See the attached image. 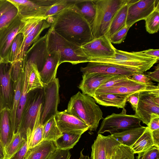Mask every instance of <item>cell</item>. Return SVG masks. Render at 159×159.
Instances as JSON below:
<instances>
[{
  "mask_svg": "<svg viewBox=\"0 0 159 159\" xmlns=\"http://www.w3.org/2000/svg\"><path fill=\"white\" fill-rule=\"evenodd\" d=\"M74 4L53 16L51 27L67 40L81 46L94 38L90 25Z\"/></svg>",
  "mask_w": 159,
  "mask_h": 159,
  "instance_id": "1",
  "label": "cell"
},
{
  "mask_svg": "<svg viewBox=\"0 0 159 159\" xmlns=\"http://www.w3.org/2000/svg\"><path fill=\"white\" fill-rule=\"evenodd\" d=\"M66 110L85 123L90 131H96L100 121L104 119L102 112L94 99L80 91L71 97Z\"/></svg>",
  "mask_w": 159,
  "mask_h": 159,
  "instance_id": "2",
  "label": "cell"
},
{
  "mask_svg": "<svg viewBox=\"0 0 159 159\" xmlns=\"http://www.w3.org/2000/svg\"><path fill=\"white\" fill-rule=\"evenodd\" d=\"M47 33L48 53H57L59 56L60 65L65 62L73 65L88 62L81 46L65 39L57 34L51 27Z\"/></svg>",
  "mask_w": 159,
  "mask_h": 159,
  "instance_id": "3",
  "label": "cell"
},
{
  "mask_svg": "<svg viewBox=\"0 0 159 159\" xmlns=\"http://www.w3.org/2000/svg\"><path fill=\"white\" fill-rule=\"evenodd\" d=\"M159 59L148 56L139 52H129L116 49L114 57L108 58L92 59L89 62L114 64L139 73H143L156 63Z\"/></svg>",
  "mask_w": 159,
  "mask_h": 159,
  "instance_id": "4",
  "label": "cell"
},
{
  "mask_svg": "<svg viewBox=\"0 0 159 159\" xmlns=\"http://www.w3.org/2000/svg\"><path fill=\"white\" fill-rule=\"evenodd\" d=\"M129 0H93L96 14L91 26L94 38L105 35L116 12Z\"/></svg>",
  "mask_w": 159,
  "mask_h": 159,
  "instance_id": "5",
  "label": "cell"
},
{
  "mask_svg": "<svg viewBox=\"0 0 159 159\" xmlns=\"http://www.w3.org/2000/svg\"><path fill=\"white\" fill-rule=\"evenodd\" d=\"M28 98L20 123L17 133L24 139L29 141L33 131L40 105L43 104L44 89H38Z\"/></svg>",
  "mask_w": 159,
  "mask_h": 159,
  "instance_id": "6",
  "label": "cell"
},
{
  "mask_svg": "<svg viewBox=\"0 0 159 159\" xmlns=\"http://www.w3.org/2000/svg\"><path fill=\"white\" fill-rule=\"evenodd\" d=\"M126 112L124 108L120 113H113L104 118L97 134L108 132L112 134L142 126L141 121L137 116L127 115Z\"/></svg>",
  "mask_w": 159,
  "mask_h": 159,
  "instance_id": "7",
  "label": "cell"
},
{
  "mask_svg": "<svg viewBox=\"0 0 159 159\" xmlns=\"http://www.w3.org/2000/svg\"><path fill=\"white\" fill-rule=\"evenodd\" d=\"M17 9L18 16L24 23L33 19L44 18L46 12L58 0H7Z\"/></svg>",
  "mask_w": 159,
  "mask_h": 159,
  "instance_id": "8",
  "label": "cell"
},
{
  "mask_svg": "<svg viewBox=\"0 0 159 159\" xmlns=\"http://www.w3.org/2000/svg\"><path fill=\"white\" fill-rule=\"evenodd\" d=\"M152 113L159 115V89L139 92L134 115L143 123L148 125Z\"/></svg>",
  "mask_w": 159,
  "mask_h": 159,
  "instance_id": "9",
  "label": "cell"
},
{
  "mask_svg": "<svg viewBox=\"0 0 159 159\" xmlns=\"http://www.w3.org/2000/svg\"><path fill=\"white\" fill-rule=\"evenodd\" d=\"M60 87L58 78L44 84V99L40 116V122L42 125L58 111L59 103V90Z\"/></svg>",
  "mask_w": 159,
  "mask_h": 159,
  "instance_id": "10",
  "label": "cell"
},
{
  "mask_svg": "<svg viewBox=\"0 0 159 159\" xmlns=\"http://www.w3.org/2000/svg\"><path fill=\"white\" fill-rule=\"evenodd\" d=\"M88 60L95 58H108L114 56L116 48L104 35L94 38L81 46Z\"/></svg>",
  "mask_w": 159,
  "mask_h": 159,
  "instance_id": "11",
  "label": "cell"
},
{
  "mask_svg": "<svg viewBox=\"0 0 159 159\" xmlns=\"http://www.w3.org/2000/svg\"><path fill=\"white\" fill-rule=\"evenodd\" d=\"M159 89V85L152 84H145L133 80L131 77L127 79L119 82L109 87L98 89L95 94L108 93L129 96L142 91Z\"/></svg>",
  "mask_w": 159,
  "mask_h": 159,
  "instance_id": "12",
  "label": "cell"
},
{
  "mask_svg": "<svg viewBox=\"0 0 159 159\" xmlns=\"http://www.w3.org/2000/svg\"><path fill=\"white\" fill-rule=\"evenodd\" d=\"M24 24L17 15L9 24L0 30V57L4 63H8L12 42Z\"/></svg>",
  "mask_w": 159,
  "mask_h": 159,
  "instance_id": "13",
  "label": "cell"
},
{
  "mask_svg": "<svg viewBox=\"0 0 159 159\" xmlns=\"http://www.w3.org/2000/svg\"><path fill=\"white\" fill-rule=\"evenodd\" d=\"M159 3V0H130L126 25L131 27L138 21L144 20Z\"/></svg>",
  "mask_w": 159,
  "mask_h": 159,
  "instance_id": "14",
  "label": "cell"
},
{
  "mask_svg": "<svg viewBox=\"0 0 159 159\" xmlns=\"http://www.w3.org/2000/svg\"><path fill=\"white\" fill-rule=\"evenodd\" d=\"M55 117L57 124L62 133L82 135L89 129L85 123L69 114L66 110L57 111Z\"/></svg>",
  "mask_w": 159,
  "mask_h": 159,
  "instance_id": "15",
  "label": "cell"
},
{
  "mask_svg": "<svg viewBox=\"0 0 159 159\" xmlns=\"http://www.w3.org/2000/svg\"><path fill=\"white\" fill-rule=\"evenodd\" d=\"M121 144L111 135L98 134L91 148V159H110L117 146Z\"/></svg>",
  "mask_w": 159,
  "mask_h": 159,
  "instance_id": "16",
  "label": "cell"
},
{
  "mask_svg": "<svg viewBox=\"0 0 159 159\" xmlns=\"http://www.w3.org/2000/svg\"><path fill=\"white\" fill-rule=\"evenodd\" d=\"M5 64H0V99L2 108L7 107L11 110L14 95L11 83L12 65L11 64L7 69Z\"/></svg>",
  "mask_w": 159,
  "mask_h": 159,
  "instance_id": "17",
  "label": "cell"
},
{
  "mask_svg": "<svg viewBox=\"0 0 159 159\" xmlns=\"http://www.w3.org/2000/svg\"><path fill=\"white\" fill-rule=\"evenodd\" d=\"M117 75L98 73H83L82 80L79 88L83 94L93 98L96 91L101 86Z\"/></svg>",
  "mask_w": 159,
  "mask_h": 159,
  "instance_id": "18",
  "label": "cell"
},
{
  "mask_svg": "<svg viewBox=\"0 0 159 159\" xmlns=\"http://www.w3.org/2000/svg\"><path fill=\"white\" fill-rule=\"evenodd\" d=\"M83 73H98L111 75H122L131 77L138 73L133 70L119 66L103 63L89 62L85 67H81Z\"/></svg>",
  "mask_w": 159,
  "mask_h": 159,
  "instance_id": "19",
  "label": "cell"
},
{
  "mask_svg": "<svg viewBox=\"0 0 159 159\" xmlns=\"http://www.w3.org/2000/svg\"><path fill=\"white\" fill-rule=\"evenodd\" d=\"M14 133L11 114V110L4 107L0 110V139L4 149L12 139Z\"/></svg>",
  "mask_w": 159,
  "mask_h": 159,
  "instance_id": "20",
  "label": "cell"
},
{
  "mask_svg": "<svg viewBox=\"0 0 159 159\" xmlns=\"http://www.w3.org/2000/svg\"><path fill=\"white\" fill-rule=\"evenodd\" d=\"M47 39L46 33L34 43L30 49L32 52L28 60H31L36 64L39 72L42 69L48 55Z\"/></svg>",
  "mask_w": 159,
  "mask_h": 159,
  "instance_id": "21",
  "label": "cell"
},
{
  "mask_svg": "<svg viewBox=\"0 0 159 159\" xmlns=\"http://www.w3.org/2000/svg\"><path fill=\"white\" fill-rule=\"evenodd\" d=\"M59 56L56 52L48 53L42 70L39 71L41 80L44 84H47L56 78L59 64Z\"/></svg>",
  "mask_w": 159,
  "mask_h": 159,
  "instance_id": "22",
  "label": "cell"
},
{
  "mask_svg": "<svg viewBox=\"0 0 159 159\" xmlns=\"http://www.w3.org/2000/svg\"><path fill=\"white\" fill-rule=\"evenodd\" d=\"M25 72L27 77L26 93L30 92L38 89H43L44 84L40 78L39 72L36 64L31 60L26 61Z\"/></svg>",
  "mask_w": 159,
  "mask_h": 159,
  "instance_id": "23",
  "label": "cell"
},
{
  "mask_svg": "<svg viewBox=\"0 0 159 159\" xmlns=\"http://www.w3.org/2000/svg\"><path fill=\"white\" fill-rule=\"evenodd\" d=\"M57 149L54 142L43 141L38 145L28 149L24 159H47Z\"/></svg>",
  "mask_w": 159,
  "mask_h": 159,
  "instance_id": "24",
  "label": "cell"
},
{
  "mask_svg": "<svg viewBox=\"0 0 159 159\" xmlns=\"http://www.w3.org/2000/svg\"><path fill=\"white\" fill-rule=\"evenodd\" d=\"M128 97L118 94L100 93L95 94L93 98L98 104L103 106L123 108H125Z\"/></svg>",
  "mask_w": 159,
  "mask_h": 159,
  "instance_id": "25",
  "label": "cell"
},
{
  "mask_svg": "<svg viewBox=\"0 0 159 159\" xmlns=\"http://www.w3.org/2000/svg\"><path fill=\"white\" fill-rule=\"evenodd\" d=\"M147 127L133 128L111 135L121 144L131 148L146 129Z\"/></svg>",
  "mask_w": 159,
  "mask_h": 159,
  "instance_id": "26",
  "label": "cell"
},
{
  "mask_svg": "<svg viewBox=\"0 0 159 159\" xmlns=\"http://www.w3.org/2000/svg\"><path fill=\"white\" fill-rule=\"evenodd\" d=\"M130 0L120 7L115 14L108 30L105 35L109 39L116 32L126 25L128 6Z\"/></svg>",
  "mask_w": 159,
  "mask_h": 159,
  "instance_id": "27",
  "label": "cell"
},
{
  "mask_svg": "<svg viewBox=\"0 0 159 159\" xmlns=\"http://www.w3.org/2000/svg\"><path fill=\"white\" fill-rule=\"evenodd\" d=\"M50 26V25L47 22L46 20H43L40 22L32 35L23 39L20 53L18 60L25 59L26 52L29 47L39 39L40 35L43 30Z\"/></svg>",
  "mask_w": 159,
  "mask_h": 159,
  "instance_id": "28",
  "label": "cell"
},
{
  "mask_svg": "<svg viewBox=\"0 0 159 159\" xmlns=\"http://www.w3.org/2000/svg\"><path fill=\"white\" fill-rule=\"evenodd\" d=\"M74 5L91 26L96 14L93 0H75Z\"/></svg>",
  "mask_w": 159,
  "mask_h": 159,
  "instance_id": "29",
  "label": "cell"
},
{
  "mask_svg": "<svg viewBox=\"0 0 159 159\" xmlns=\"http://www.w3.org/2000/svg\"><path fill=\"white\" fill-rule=\"evenodd\" d=\"M43 141H56L62 135L55 119L52 116L43 125Z\"/></svg>",
  "mask_w": 159,
  "mask_h": 159,
  "instance_id": "30",
  "label": "cell"
},
{
  "mask_svg": "<svg viewBox=\"0 0 159 159\" xmlns=\"http://www.w3.org/2000/svg\"><path fill=\"white\" fill-rule=\"evenodd\" d=\"M154 146L152 131L147 127L143 134L130 148L135 154L145 152Z\"/></svg>",
  "mask_w": 159,
  "mask_h": 159,
  "instance_id": "31",
  "label": "cell"
},
{
  "mask_svg": "<svg viewBox=\"0 0 159 159\" xmlns=\"http://www.w3.org/2000/svg\"><path fill=\"white\" fill-rule=\"evenodd\" d=\"M42 105H41L39 107L33 131L27 142L28 149L36 146L43 141V125L40 122Z\"/></svg>",
  "mask_w": 159,
  "mask_h": 159,
  "instance_id": "32",
  "label": "cell"
},
{
  "mask_svg": "<svg viewBox=\"0 0 159 159\" xmlns=\"http://www.w3.org/2000/svg\"><path fill=\"white\" fill-rule=\"evenodd\" d=\"M62 135L54 142L57 149L69 150L72 148L79 141L81 135L62 133Z\"/></svg>",
  "mask_w": 159,
  "mask_h": 159,
  "instance_id": "33",
  "label": "cell"
},
{
  "mask_svg": "<svg viewBox=\"0 0 159 159\" xmlns=\"http://www.w3.org/2000/svg\"><path fill=\"white\" fill-rule=\"evenodd\" d=\"M24 71L22 72L19 80L15 83L12 107L11 109L12 122L14 134L16 114L21 96L24 76Z\"/></svg>",
  "mask_w": 159,
  "mask_h": 159,
  "instance_id": "34",
  "label": "cell"
},
{
  "mask_svg": "<svg viewBox=\"0 0 159 159\" xmlns=\"http://www.w3.org/2000/svg\"><path fill=\"white\" fill-rule=\"evenodd\" d=\"M146 31L150 34L157 33L159 29V3L144 20Z\"/></svg>",
  "mask_w": 159,
  "mask_h": 159,
  "instance_id": "35",
  "label": "cell"
},
{
  "mask_svg": "<svg viewBox=\"0 0 159 159\" xmlns=\"http://www.w3.org/2000/svg\"><path fill=\"white\" fill-rule=\"evenodd\" d=\"M25 140L18 133L15 134L10 143L4 149V159H9L20 148Z\"/></svg>",
  "mask_w": 159,
  "mask_h": 159,
  "instance_id": "36",
  "label": "cell"
},
{
  "mask_svg": "<svg viewBox=\"0 0 159 159\" xmlns=\"http://www.w3.org/2000/svg\"><path fill=\"white\" fill-rule=\"evenodd\" d=\"M75 0H58L46 12L44 18L54 16L75 4Z\"/></svg>",
  "mask_w": 159,
  "mask_h": 159,
  "instance_id": "37",
  "label": "cell"
},
{
  "mask_svg": "<svg viewBox=\"0 0 159 159\" xmlns=\"http://www.w3.org/2000/svg\"><path fill=\"white\" fill-rule=\"evenodd\" d=\"M23 35L21 33L18 34L13 40L11 47L8 59V63L12 64L17 60L19 57Z\"/></svg>",
  "mask_w": 159,
  "mask_h": 159,
  "instance_id": "38",
  "label": "cell"
},
{
  "mask_svg": "<svg viewBox=\"0 0 159 159\" xmlns=\"http://www.w3.org/2000/svg\"><path fill=\"white\" fill-rule=\"evenodd\" d=\"M134 154L130 147L120 144L116 147L110 159H134Z\"/></svg>",
  "mask_w": 159,
  "mask_h": 159,
  "instance_id": "39",
  "label": "cell"
},
{
  "mask_svg": "<svg viewBox=\"0 0 159 159\" xmlns=\"http://www.w3.org/2000/svg\"><path fill=\"white\" fill-rule=\"evenodd\" d=\"M43 20L45 19L42 18H36L24 22V25L19 33L23 34V39L32 35L35 30L40 22Z\"/></svg>",
  "mask_w": 159,
  "mask_h": 159,
  "instance_id": "40",
  "label": "cell"
},
{
  "mask_svg": "<svg viewBox=\"0 0 159 159\" xmlns=\"http://www.w3.org/2000/svg\"><path fill=\"white\" fill-rule=\"evenodd\" d=\"M26 61L25 59L17 60L11 64V78L14 84L17 82L24 71Z\"/></svg>",
  "mask_w": 159,
  "mask_h": 159,
  "instance_id": "41",
  "label": "cell"
},
{
  "mask_svg": "<svg viewBox=\"0 0 159 159\" xmlns=\"http://www.w3.org/2000/svg\"><path fill=\"white\" fill-rule=\"evenodd\" d=\"M18 15L17 10L14 6L0 17V30L11 22Z\"/></svg>",
  "mask_w": 159,
  "mask_h": 159,
  "instance_id": "42",
  "label": "cell"
},
{
  "mask_svg": "<svg viewBox=\"0 0 159 159\" xmlns=\"http://www.w3.org/2000/svg\"><path fill=\"white\" fill-rule=\"evenodd\" d=\"M130 27L126 25L114 33L109 39L111 43L116 44L121 43L125 39Z\"/></svg>",
  "mask_w": 159,
  "mask_h": 159,
  "instance_id": "43",
  "label": "cell"
},
{
  "mask_svg": "<svg viewBox=\"0 0 159 159\" xmlns=\"http://www.w3.org/2000/svg\"><path fill=\"white\" fill-rule=\"evenodd\" d=\"M138 154L137 159H159V148L154 146L148 150Z\"/></svg>",
  "mask_w": 159,
  "mask_h": 159,
  "instance_id": "44",
  "label": "cell"
},
{
  "mask_svg": "<svg viewBox=\"0 0 159 159\" xmlns=\"http://www.w3.org/2000/svg\"><path fill=\"white\" fill-rule=\"evenodd\" d=\"M71 156L69 150L57 149L47 159H70Z\"/></svg>",
  "mask_w": 159,
  "mask_h": 159,
  "instance_id": "45",
  "label": "cell"
},
{
  "mask_svg": "<svg viewBox=\"0 0 159 159\" xmlns=\"http://www.w3.org/2000/svg\"><path fill=\"white\" fill-rule=\"evenodd\" d=\"M27 140H25L20 148L9 159H24L28 151Z\"/></svg>",
  "mask_w": 159,
  "mask_h": 159,
  "instance_id": "46",
  "label": "cell"
},
{
  "mask_svg": "<svg viewBox=\"0 0 159 159\" xmlns=\"http://www.w3.org/2000/svg\"><path fill=\"white\" fill-rule=\"evenodd\" d=\"M131 79L136 82L145 84H152L151 80L143 73H137L131 77Z\"/></svg>",
  "mask_w": 159,
  "mask_h": 159,
  "instance_id": "47",
  "label": "cell"
},
{
  "mask_svg": "<svg viewBox=\"0 0 159 159\" xmlns=\"http://www.w3.org/2000/svg\"><path fill=\"white\" fill-rule=\"evenodd\" d=\"M129 77L125 76L118 75L106 82L98 89L105 88L110 87L119 82L127 79Z\"/></svg>",
  "mask_w": 159,
  "mask_h": 159,
  "instance_id": "48",
  "label": "cell"
},
{
  "mask_svg": "<svg viewBox=\"0 0 159 159\" xmlns=\"http://www.w3.org/2000/svg\"><path fill=\"white\" fill-rule=\"evenodd\" d=\"M147 127L152 132L159 129V115L152 113Z\"/></svg>",
  "mask_w": 159,
  "mask_h": 159,
  "instance_id": "49",
  "label": "cell"
},
{
  "mask_svg": "<svg viewBox=\"0 0 159 159\" xmlns=\"http://www.w3.org/2000/svg\"><path fill=\"white\" fill-rule=\"evenodd\" d=\"M139 92L132 94L127 98V102H129L134 111H135L137 108L139 99Z\"/></svg>",
  "mask_w": 159,
  "mask_h": 159,
  "instance_id": "50",
  "label": "cell"
},
{
  "mask_svg": "<svg viewBox=\"0 0 159 159\" xmlns=\"http://www.w3.org/2000/svg\"><path fill=\"white\" fill-rule=\"evenodd\" d=\"M145 75L148 77L151 80L159 82V65L158 64L155 67L154 70L152 72H146Z\"/></svg>",
  "mask_w": 159,
  "mask_h": 159,
  "instance_id": "51",
  "label": "cell"
},
{
  "mask_svg": "<svg viewBox=\"0 0 159 159\" xmlns=\"http://www.w3.org/2000/svg\"><path fill=\"white\" fill-rule=\"evenodd\" d=\"M13 6L7 0H0V17L4 13L11 9Z\"/></svg>",
  "mask_w": 159,
  "mask_h": 159,
  "instance_id": "52",
  "label": "cell"
},
{
  "mask_svg": "<svg viewBox=\"0 0 159 159\" xmlns=\"http://www.w3.org/2000/svg\"><path fill=\"white\" fill-rule=\"evenodd\" d=\"M139 52L148 56L159 59V49H149Z\"/></svg>",
  "mask_w": 159,
  "mask_h": 159,
  "instance_id": "53",
  "label": "cell"
},
{
  "mask_svg": "<svg viewBox=\"0 0 159 159\" xmlns=\"http://www.w3.org/2000/svg\"><path fill=\"white\" fill-rule=\"evenodd\" d=\"M154 145L159 148V129L152 132Z\"/></svg>",
  "mask_w": 159,
  "mask_h": 159,
  "instance_id": "54",
  "label": "cell"
},
{
  "mask_svg": "<svg viewBox=\"0 0 159 159\" xmlns=\"http://www.w3.org/2000/svg\"><path fill=\"white\" fill-rule=\"evenodd\" d=\"M5 156L4 148L0 139V159H4Z\"/></svg>",
  "mask_w": 159,
  "mask_h": 159,
  "instance_id": "55",
  "label": "cell"
},
{
  "mask_svg": "<svg viewBox=\"0 0 159 159\" xmlns=\"http://www.w3.org/2000/svg\"><path fill=\"white\" fill-rule=\"evenodd\" d=\"M84 149H82L80 152V156L79 159H91L88 155H84L83 152Z\"/></svg>",
  "mask_w": 159,
  "mask_h": 159,
  "instance_id": "56",
  "label": "cell"
},
{
  "mask_svg": "<svg viewBox=\"0 0 159 159\" xmlns=\"http://www.w3.org/2000/svg\"><path fill=\"white\" fill-rule=\"evenodd\" d=\"M4 63L0 57V64Z\"/></svg>",
  "mask_w": 159,
  "mask_h": 159,
  "instance_id": "57",
  "label": "cell"
},
{
  "mask_svg": "<svg viewBox=\"0 0 159 159\" xmlns=\"http://www.w3.org/2000/svg\"><path fill=\"white\" fill-rule=\"evenodd\" d=\"M2 108V107L0 99V109L1 110Z\"/></svg>",
  "mask_w": 159,
  "mask_h": 159,
  "instance_id": "58",
  "label": "cell"
},
{
  "mask_svg": "<svg viewBox=\"0 0 159 159\" xmlns=\"http://www.w3.org/2000/svg\"><path fill=\"white\" fill-rule=\"evenodd\" d=\"M0 110H1L0 109Z\"/></svg>",
  "mask_w": 159,
  "mask_h": 159,
  "instance_id": "59",
  "label": "cell"
}]
</instances>
